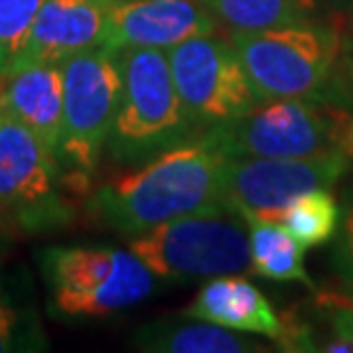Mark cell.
<instances>
[{
	"mask_svg": "<svg viewBox=\"0 0 353 353\" xmlns=\"http://www.w3.org/2000/svg\"><path fill=\"white\" fill-rule=\"evenodd\" d=\"M225 161L200 133L99 186L90 195V214L122 234L136 236L172 218L221 209Z\"/></svg>",
	"mask_w": 353,
	"mask_h": 353,
	"instance_id": "6da1fadb",
	"label": "cell"
},
{
	"mask_svg": "<svg viewBox=\"0 0 353 353\" xmlns=\"http://www.w3.org/2000/svg\"><path fill=\"white\" fill-rule=\"evenodd\" d=\"M230 41L259 101L319 99L351 105L353 65L333 23L312 19L266 30H232Z\"/></svg>",
	"mask_w": 353,
	"mask_h": 353,
	"instance_id": "7a4b0ae2",
	"label": "cell"
},
{
	"mask_svg": "<svg viewBox=\"0 0 353 353\" xmlns=\"http://www.w3.org/2000/svg\"><path fill=\"white\" fill-rule=\"evenodd\" d=\"M122 94L105 143L119 165H140L174 145L200 136L176 92L168 53L117 48Z\"/></svg>",
	"mask_w": 353,
	"mask_h": 353,
	"instance_id": "3957f363",
	"label": "cell"
},
{
	"mask_svg": "<svg viewBox=\"0 0 353 353\" xmlns=\"http://www.w3.org/2000/svg\"><path fill=\"white\" fill-rule=\"evenodd\" d=\"M353 115L319 99L259 101L245 115L202 131L225 159H303L351 152Z\"/></svg>",
	"mask_w": 353,
	"mask_h": 353,
	"instance_id": "277c9868",
	"label": "cell"
},
{
	"mask_svg": "<svg viewBox=\"0 0 353 353\" xmlns=\"http://www.w3.org/2000/svg\"><path fill=\"white\" fill-rule=\"evenodd\" d=\"M48 307L60 319H101L154 292V273L131 250L112 245H55L41 255Z\"/></svg>",
	"mask_w": 353,
	"mask_h": 353,
	"instance_id": "5b68a950",
	"label": "cell"
},
{
	"mask_svg": "<svg viewBox=\"0 0 353 353\" xmlns=\"http://www.w3.org/2000/svg\"><path fill=\"white\" fill-rule=\"evenodd\" d=\"M129 250L154 278H216L250 268L248 225L228 207L172 218L131 236Z\"/></svg>",
	"mask_w": 353,
	"mask_h": 353,
	"instance_id": "8992f818",
	"label": "cell"
},
{
	"mask_svg": "<svg viewBox=\"0 0 353 353\" xmlns=\"http://www.w3.org/2000/svg\"><path fill=\"white\" fill-rule=\"evenodd\" d=\"M0 214L26 232L62 228L72 221L60 190V161L0 103Z\"/></svg>",
	"mask_w": 353,
	"mask_h": 353,
	"instance_id": "52a82bcc",
	"label": "cell"
},
{
	"mask_svg": "<svg viewBox=\"0 0 353 353\" xmlns=\"http://www.w3.org/2000/svg\"><path fill=\"white\" fill-rule=\"evenodd\" d=\"M176 92L197 133L228 124L259 103L232 41L214 34L168 48Z\"/></svg>",
	"mask_w": 353,
	"mask_h": 353,
	"instance_id": "ba28073f",
	"label": "cell"
},
{
	"mask_svg": "<svg viewBox=\"0 0 353 353\" xmlns=\"http://www.w3.org/2000/svg\"><path fill=\"white\" fill-rule=\"evenodd\" d=\"M62 81L60 161L81 172H92L101 161L122 94L117 53L101 46L72 55L62 62Z\"/></svg>",
	"mask_w": 353,
	"mask_h": 353,
	"instance_id": "9c48e42d",
	"label": "cell"
},
{
	"mask_svg": "<svg viewBox=\"0 0 353 353\" xmlns=\"http://www.w3.org/2000/svg\"><path fill=\"white\" fill-rule=\"evenodd\" d=\"M351 157V152H328L303 159H228L223 168V202L243 221L280 223L299 195L340 181Z\"/></svg>",
	"mask_w": 353,
	"mask_h": 353,
	"instance_id": "30bf717a",
	"label": "cell"
},
{
	"mask_svg": "<svg viewBox=\"0 0 353 353\" xmlns=\"http://www.w3.org/2000/svg\"><path fill=\"white\" fill-rule=\"evenodd\" d=\"M216 17L200 0H124L110 5L108 48H159L214 34Z\"/></svg>",
	"mask_w": 353,
	"mask_h": 353,
	"instance_id": "8fae6325",
	"label": "cell"
},
{
	"mask_svg": "<svg viewBox=\"0 0 353 353\" xmlns=\"http://www.w3.org/2000/svg\"><path fill=\"white\" fill-rule=\"evenodd\" d=\"M112 0H44L17 62L62 65L72 55L108 48Z\"/></svg>",
	"mask_w": 353,
	"mask_h": 353,
	"instance_id": "7c38bea8",
	"label": "cell"
},
{
	"mask_svg": "<svg viewBox=\"0 0 353 353\" xmlns=\"http://www.w3.org/2000/svg\"><path fill=\"white\" fill-rule=\"evenodd\" d=\"M0 103L60 161L65 105L62 65L37 60L14 62L0 83Z\"/></svg>",
	"mask_w": 353,
	"mask_h": 353,
	"instance_id": "4fadbf2b",
	"label": "cell"
},
{
	"mask_svg": "<svg viewBox=\"0 0 353 353\" xmlns=\"http://www.w3.org/2000/svg\"><path fill=\"white\" fill-rule=\"evenodd\" d=\"M183 316L216 323L236 333L264 335L275 342L285 335V321L266 296L236 273L211 278L183 310Z\"/></svg>",
	"mask_w": 353,
	"mask_h": 353,
	"instance_id": "5bb4252c",
	"label": "cell"
},
{
	"mask_svg": "<svg viewBox=\"0 0 353 353\" xmlns=\"http://www.w3.org/2000/svg\"><path fill=\"white\" fill-rule=\"evenodd\" d=\"M133 347L152 353H255L266 351L250 333L190 319H154L143 323L131 337Z\"/></svg>",
	"mask_w": 353,
	"mask_h": 353,
	"instance_id": "9a60e30c",
	"label": "cell"
},
{
	"mask_svg": "<svg viewBox=\"0 0 353 353\" xmlns=\"http://www.w3.org/2000/svg\"><path fill=\"white\" fill-rule=\"evenodd\" d=\"M250 241L252 273L278 282H305L312 280L305 271V248L275 221H245Z\"/></svg>",
	"mask_w": 353,
	"mask_h": 353,
	"instance_id": "2e32d148",
	"label": "cell"
},
{
	"mask_svg": "<svg viewBox=\"0 0 353 353\" xmlns=\"http://www.w3.org/2000/svg\"><path fill=\"white\" fill-rule=\"evenodd\" d=\"M230 30H266L312 21L319 12V0H200Z\"/></svg>",
	"mask_w": 353,
	"mask_h": 353,
	"instance_id": "e0dca14e",
	"label": "cell"
},
{
	"mask_svg": "<svg viewBox=\"0 0 353 353\" xmlns=\"http://www.w3.org/2000/svg\"><path fill=\"white\" fill-rule=\"evenodd\" d=\"M337 223H340V209L328 188L307 190V193L299 195L280 218V225L303 248L321 245L328 239H333Z\"/></svg>",
	"mask_w": 353,
	"mask_h": 353,
	"instance_id": "ac0fdd59",
	"label": "cell"
},
{
	"mask_svg": "<svg viewBox=\"0 0 353 353\" xmlns=\"http://www.w3.org/2000/svg\"><path fill=\"white\" fill-rule=\"evenodd\" d=\"M44 0H0V83L30 37Z\"/></svg>",
	"mask_w": 353,
	"mask_h": 353,
	"instance_id": "d6986e66",
	"label": "cell"
},
{
	"mask_svg": "<svg viewBox=\"0 0 353 353\" xmlns=\"http://www.w3.org/2000/svg\"><path fill=\"white\" fill-rule=\"evenodd\" d=\"M333 264L342 282L353 292V190L347 193L335 232Z\"/></svg>",
	"mask_w": 353,
	"mask_h": 353,
	"instance_id": "ffe728a7",
	"label": "cell"
},
{
	"mask_svg": "<svg viewBox=\"0 0 353 353\" xmlns=\"http://www.w3.org/2000/svg\"><path fill=\"white\" fill-rule=\"evenodd\" d=\"M26 342L32 340H28V326H23V314H21L19 305L3 287V282H0V353L26 349Z\"/></svg>",
	"mask_w": 353,
	"mask_h": 353,
	"instance_id": "44dd1931",
	"label": "cell"
},
{
	"mask_svg": "<svg viewBox=\"0 0 353 353\" xmlns=\"http://www.w3.org/2000/svg\"><path fill=\"white\" fill-rule=\"evenodd\" d=\"M330 328H333V351H353V296L340 305L330 307Z\"/></svg>",
	"mask_w": 353,
	"mask_h": 353,
	"instance_id": "7402d4cb",
	"label": "cell"
},
{
	"mask_svg": "<svg viewBox=\"0 0 353 353\" xmlns=\"http://www.w3.org/2000/svg\"><path fill=\"white\" fill-rule=\"evenodd\" d=\"M351 145H353V126H351Z\"/></svg>",
	"mask_w": 353,
	"mask_h": 353,
	"instance_id": "603a6c76",
	"label": "cell"
},
{
	"mask_svg": "<svg viewBox=\"0 0 353 353\" xmlns=\"http://www.w3.org/2000/svg\"><path fill=\"white\" fill-rule=\"evenodd\" d=\"M112 3H124V0H112Z\"/></svg>",
	"mask_w": 353,
	"mask_h": 353,
	"instance_id": "cb8c5ba5",
	"label": "cell"
},
{
	"mask_svg": "<svg viewBox=\"0 0 353 353\" xmlns=\"http://www.w3.org/2000/svg\"><path fill=\"white\" fill-rule=\"evenodd\" d=\"M342 3H347V0H342Z\"/></svg>",
	"mask_w": 353,
	"mask_h": 353,
	"instance_id": "d4e9b609",
	"label": "cell"
}]
</instances>
